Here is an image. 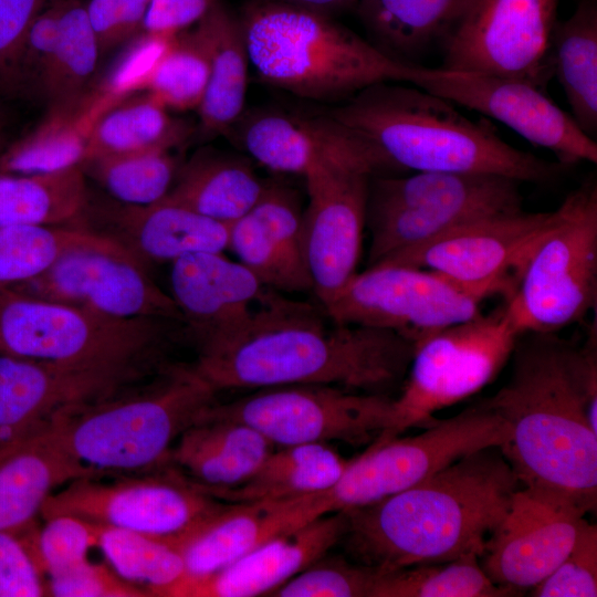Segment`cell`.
<instances>
[{
  "instance_id": "obj_7",
  "label": "cell",
  "mask_w": 597,
  "mask_h": 597,
  "mask_svg": "<svg viewBox=\"0 0 597 597\" xmlns=\"http://www.w3.org/2000/svg\"><path fill=\"white\" fill-rule=\"evenodd\" d=\"M184 322L118 318L0 286V352L140 379L168 368L166 352Z\"/></svg>"
},
{
  "instance_id": "obj_55",
  "label": "cell",
  "mask_w": 597,
  "mask_h": 597,
  "mask_svg": "<svg viewBox=\"0 0 597 597\" xmlns=\"http://www.w3.org/2000/svg\"><path fill=\"white\" fill-rule=\"evenodd\" d=\"M318 12L341 8L352 0H275Z\"/></svg>"
},
{
  "instance_id": "obj_6",
  "label": "cell",
  "mask_w": 597,
  "mask_h": 597,
  "mask_svg": "<svg viewBox=\"0 0 597 597\" xmlns=\"http://www.w3.org/2000/svg\"><path fill=\"white\" fill-rule=\"evenodd\" d=\"M216 394L190 364L171 365L144 389L64 408L50 428L93 476L147 472L167 463L178 438L217 402Z\"/></svg>"
},
{
  "instance_id": "obj_38",
  "label": "cell",
  "mask_w": 597,
  "mask_h": 597,
  "mask_svg": "<svg viewBox=\"0 0 597 597\" xmlns=\"http://www.w3.org/2000/svg\"><path fill=\"white\" fill-rule=\"evenodd\" d=\"M101 54L85 4L78 0H62L55 53L44 95L49 109L75 107L91 95L90 84Z\"/></svg>"
},
{
  "instance_id": "obj_31",
  "label": "cell",
  "mask_w": 597,
  "mask_h": 597,
  "mask_svg": "<svg viewBox=\"0 0 597 597\" xmlns=\"http://www.w3.org/2000/svg\"><path fill=\"white\" fill-rule=\"evenodd\" d=\"M115 102L96 91L75 107L49 109L36 128L0 151V172L46 175L80 166L94 122Z\"/></svg>"
},
{
  "instance_id": "obj_20",
  "label": "cell",
  "mask_w": 597,
  "mask_h": 597,
  "mask_svg": "<svg viewBox=\"0 0 597 597\" xmlns=\"http://www.w3.org/2000/svg\"><path fill=\"white\" fill-rule=\"evenodd\" d=\"M586 513L568 498L520 486L480 558L482 568L496 585L516 593L532 589L567 556Z\"/></svg>"
},
{
  "instance_id": "obj_32",
  "label": "cell",
  "mask_w": 597,
  "mask_h": 597,
  "mask_svg": "<svg viewBox=\"0 0 597 597\" xmlns=\"http://www.w3.org/2000/svg\"><path fill=\"white\" fill-rule=\"evenodd\" d=\"M347 463L327 443L284 446L273 450L242 483L224 489L200 488L224 502L295 498L329 490Z\"/></svg>"
},
{
  "instance_id": "obj_42",
  "label": "cell",
  "mask_w": 597,
  "mask_h": 597,
  "mask_svg": "<svg viewBox=\"0 0 597 597\" xmlns=\"http://www.w3.org/2000/svg\"><path fill=\"white\" fill-rule=\"evenodd\" d=\"M205 50L192 29L176 33L150 74L145 91L167 109H198L208 83Z\"/></svg>"
},
{
  "instance_id": "obj_40",
  "label": "cell",
  "mask_w": 597,
  "mask_h": 597,
  "mask_svg": "<svg viewBox=\"0 0 597 597\" xmlns=\"http://www.w3.org/2000/svg\"><path fill=\"white\" fill-rule=\"evenodd\" d=\"M174 148L95 156L84 159L80 167L108 195L121 202L150 205L161 200L171 188L178 161Z\"/></svg>"
},
{
  "instance_id": "obj_25",
  "label": "cell",
  "mask_w": 597,
  "mask_h": 597,
  "mask_svg": "<svg viewBox=\"0 0 597 597\" xmlns=\"http://www.w3.org/2000/svg\"><path fill=\"white\" fill-rule=\"evenodd\" d=\"M346 513L336 511L280 534L226 567L203 576L184 575L164 597L268 596L339 544Z\"/></svg>"
},
{
  "instance_id": "obj_3",
  "label": "cell",
  "mask_w": 597,
  "mask_h": 597,
  "mask_svg": "<svg viewBox=\"0 0 597 597\" xmlns=\"http://www.w3.org/2000/svg\"><path fill=\"white\" fill-rule=\"evenodd\" d=\"M521 486L500 447L465 454L413 486L344 511L350 559L381 570L480 558Z\"/></svg>"
},
{
  "instance_id": "obj_8",
  "label": "cell",
  "mask_w": 597,
  "mask_h": 597,
  "mask_svg": "<svg viewBox=\"0 0 597 597\" xmlns=\"http://www.w3.org/2000/svg\"><path fill=\"white\" fill-rule=\"evenodd\" d=\"M521 184L482 172L371 177L366 213L368 266L459 226L524 210Z\"/></svg>"
},
{
  "instance_id": "obj_52",
  "label": "cell",
  "mask_w": 597,
  "mask_h": 597,
  "mask_svg": "<svg viewBox=\"0 0 597 597\" xmlns=\"http://www.w3.org/2000/svg\"><path fill=\"white\" fill-rule=\"evenodd\" d=\"M53 0H0V97L13 96L17 60L36 15Z\"/></svg>"
},
{
  "instance_id": "obj_54",
  "label": "cell",
  "mask_w": 597,
  "mask_h": 597,
  "mask_svg": "<svg viewBox=\"0 0 597 597\" xmlns=\"http://www.w3.org/2000/svg\"><path fill=\"white\" fill-rule=\"evenodd\" d=\"M85 10L101 53L128 40L118 0H90Z\"/></svg>"
},
{
  "instance_id": "obj_5",
  "label": "cell",
  "mask_w": 597,
  "mask_h": 597,
  "mask_svg": "<svg viewBox=\"0 0 597 597\" xmlns=\"http://www.w3.org/2000/svg\"><path fill=\"white\" fill-rule=\"evenodd\" d=\"M240 23L262 82L329 106L377 83H410L417 66L389 57L323 12L275 0L248 6Z\"/></svg>"
},
{
  "instance_id": "obj_10",
  "label": "cell",
  "mask_w": 597,
  "mask_h": 597,
  "mask_svg": "<svg viewBox=\"0 0 597 597\" xmlns=\"http://www.w3.org/2000/svg\"><path fill=\"white\" fill-rule=\"evenodd\" d=\"M520 336L504 303L417 344L408 377L394 399L392 422L375 441L432 423L434 412L481 390L511 358Z\"/></svg>"
},
{
  "instance_id": "obj_47",
  "label": "cell",
  "mask_w": 597,
  "mask_h": 597,
  "mask_svg": "<svg viewBox=\"0 0 597 597\" xmlns=\"http://www.w3.org/2000/svg\"><path fill=\"white\" fill-rule=\"evenodd\" d=\"M62 0L50 2L33 20L20 50L13 96L44 101L59 33Z\"/></svg>"
},
{
  "instance_id": "obj_17",
  "label": "cell",
  "mask_w": 597,
  "mask_h": 597,
  "mask_svg": "<svg viewBox=\"0 0 597 597\" xmlns=\"http://www.w3.org/2000/svg\"><path fill=\"white\" fill-rule=\"evenodd\" d=\"M410 84L501 122L567 167L597 163V143L540 86L515 77L415 67Z\"/></svg>"
},
{
  "instance_id": "obj_36",
  "label": "cell",
  "mask_w": 597,
  "mask_h": 597,
  "mask_svg": "<svg viewBox=\"0 0 597 597\" xmlns=\"http://www.w3.org/2000/svg\"><path fill=\"white\" fill-rule=\"evenodd\" d=\"M87 197L80 166L46 175L0 172V228L70 226L83 212Z\"/></svg>"
},
{
  "instance_id": "obj_48",
  "label": "cell",
  "mask_w": 597,
  "mask_h": 597,
  "mask_svg": "<svg viewBox=\"0 0 597 597\" xmlns=\"http://www.w3.org/2000/svg\"><path fill=\"white\" fill-rule=\"evenodd\" d=\"M531 591L534 597L597 596L596 524H584L567 556Z\"/></svg>"
},
{
  "instance_id": "obj_30",
  "label": "cell",
  "mask_w": 597,
  "mask_h": 597,
  "mask_svg": "<svg viewBox=\"0 0 597 597\" xmlns=\"http://www.w3.org/2000/svg\"><path fill=\"white\" fill-rule=\"evenodd\" d=\"M265 185L248 157L202 149L179 166L164 199L231 223L252 209Z\"/></svg>"
},
{
  "instance_id": "obj_56",
  "label": "cell",
  "mask_w": 597,
  "mask_h": 597,
  "mask_svg": "<svg viewBox=\"0 0 597 597\" xmlns=\"http://www.w3.org/2000/svg\"><path fill=\"white\" fill-rule=\"evenodd\" d=\"M0 151H1V149H0Z\"/></svg>"
},
{
  "instance_id": "obj_9",
  "label": "cell",
  "mask_w": 597,
  "mask_h": 597,
  "mask_svg": "<svg viewBox=\"0 0 597 597\" xmlns=\"http://www.w3.org/2000/svg\"><path fill=\"white\" fill-rule=\"evenodd\" d=\"M507 313L522 334L556 333L582 322L597 303V182L585 180L553 211L530 253Z\"/></svg>"
},
{
  "instance_id": "obj_23",
  "label": "cell",
  "mask_w": 597,
  "mask_h": 597,
  "mask_svg": "<svg viewBox=\"0 0 597 597\" xmlns=\"http://www.w3.org/2000/svg\"><path fill=\"white\" fill-rule=\"evenodd\" d=\"M224 137L276 172L304 176L311 167L327 160H358L367 164L375 176L385 172L365 142L322 112L302 115L275 108L244 111Z\"/></svg>"
},
{
  "instance_id": "obj_19",
  "label": "cell",
  "mask_w": 597,
  "mask_h": 597,
  "mask_svg": "<svg viewBox=\"0 0 597 597\" xmlns=\"http://www.w3.org/2000/svg\"><path fill=\"white\" fill-rule=\"evenodd\" d=\"M10 289L112 317H156L185 323L171 295L149 277L143 263L123 249H73L42 275Z\"/></svg>"
},
{
  "instance_id": "obj_51",
  "label": "cell",
  "mask_w": 597,
  "mask_h": 597,
  "mask_svg": "<svg viewBox=\"0 0 597 597\" xmlns=\"http://www.w3.org/2000/svg\"><path fill=\"white\" fill-rule=\"evenodd\" d=\"M43 577L24 540L0 531V597L49 596Z\"/></svg>"
},
{
  "instance_id": "obj_21",
  "label": "cell",
  "mask_w": 597,
  "mask_h": 597,
  "mask_svg": "<svg viewBox=\"0 0 597 597\" xmlns=\"http://www.w3.org/2000/svg\"><path fill=\"white\" fill-rule=\"evenodd\" d=\"M170 290L195 347L244 331L281 294L222 252L191 253L171 262Z\"/></svg>"
},
{
  "instance_id": "obj_13",
  "label": "cell",
  "mask_w": 597,
  "mask_h": 597,
  "mask_svg": "<svg viewBox=\"0 0 597 597\" xmlns=\"http://www.w3.org/2000/svg\"><path fill=\"white\" fill-rule=\"evenodd\" d=\"M207 413L255 428L274 446L374 442L390 427L394 398L331 385H286L260 390Z\"/></svg>"
},
{
  "instance_id": "obj_50",
  "label": "cell",
  "mask_w": 597,
  "mask_h": 597,
  "mask_svg": "<svg viewBox=\"0 0 597 597\" xmlns=\"http://www.w3.org/2000/svg\"><path fill=\"white\" fill-rule=\"evenodd\" d=\"M49 596L55 597H145L148 591L123 577L112 567L84 563L50 577Z\"/></svg>"
},
{
  "instance_id": "obj_4",
  "label": "cell",
  "mask_w": 597,
  "mask_h": 597,
  "mask_svg": "<svg viewBox=\"0 0 597 597\" xmlns=\"http://www.w3.org/2000/svg\"><path fill=\"white\" fill-rule=\"evenodd\" d=\"M322 113L365 142L389 170L482 172L547 182L565 168L506 143L494 126L406 82L370 85Z\"/></svg>"
},
{
  "instance_id": "obj_27",
  "label": "cell",
  "mask_w": 597,
  "mask_h": 597,
  "mask_svg": "<svg viewBox=\"0 0 597 597\" xmlns=\"http://www.w3.org/2000/svg\"><path fill=\"white\" fill-rule=\"evenodd\" d=\"M93 476L43 428L0 449V531L21 534L36 524L48 498L66 483Z\"/></svg>"
},
{
  "instance_id": "obj_46",
  "label": "cell",
  "mask_w": 597,
  "mask_h": 597,
  "mask_svg": "<svg viewBox=\"0 0 597 597\" xmlns=\"http://www.w3.org/2000/svg\"><path fill=\"white\" fill-rule=\"evenodd\" d=\"M228 248L266 286L281 293L312 291V286L287 266L251 211L230 223Z\"/></svg>"
},
{
  "instance_id": "obj_15",
  "label": "cell",
  "mask_w": 597,
  "mask_h": 597,
  "mask_svg": "<svg viewBox=\"0 0 597 597\" xmlns=\"http://www.w3.org/2000/svg\"><path fill=\"white\" fill-rule=\"evenodd\" d=\"M561 0H464L441 38V69L528 81L553 76L549 43Z\"/></svg>"
},
{
  "instance_id": "obj_28",
  "label": "cell",
  "mask_w": 597,
  "mask_h": 597,
  "mask_svg": "<svg viewBox=\"0 0 597 597\" xmlns=\"http://www.w3.org/2000/svg\"><path fill=\"white\" fill-rule=\"evenodd\" d=\"M273 450L255 428L206 411L175 442L167 463L203 489H224L250 478Z\"/></svg>"
},
{
  "instance_id": "obj_18",
  "label": "cell",
  "mask_w": 597,
  "mask_h": 597,
  "mask_svg": "<svg viewBox=\"0 0 597 597\" xmlns=\"http://www.w3.org/2000/svg\"><path fill=\"white\" fill-rule=\"evenodd\" d=\"M375 174L358 160H327L303 176V249L313 292L325 306L357 272Z\"/></svg>"
},
{
  "instance_id": "obj_14",
  "label": "cell",
  "mask_w": 597,
  "mask_h": 597,
  "mask_svg": "<svg viewBox=\"0 0 597 597\" xmlns=\"http://www.w3.org/2000/svg\"><path fill=\"white\" fill-rule=\"evenodd\" d=\"M488 298L431 270L377 264L356 272L323 308L335 323L390 329L417 345L475 317Z\"/></svg>"
},
{
  "instance_id": "obj_41",
  "label": "cell",
  "mask_w": 597,
  "mask_h": 597,
  "mask_svg": "<svg viewBox=\"0 0 597 597\" xmlns=\"http://www.w3.org/2000/svg\"><path fill=\"white\" fill-rule=\"evenodd\" d=\"M98 548L124 579L160 594L185 574L181 553L169 543L138 532L101 525Z\"/></svg>"
},
{
  "instance_id": "obj_33",
  "label": "cell",
  "mask_w": 597,
  "mask_h": 597,
  "mask_svg": "<svg viewBox=\"0 0 597 597\" xmlns=\"http://www.w3.org/2000/svg\"><path fill=\"white\" fill-rule=\"evenodd\" d=\"M464 0H359L368 41L410 65L441 40Z\"/></svg>"
},
{
  "instance_id": "obj_2",
  "label": "cell",
  "mask_w": 597,
  "mask_h": 597,
  "mask_svg": "<svg viewBox=\"0 0 597 597\" xmlns=\"http://www.w3.org/2000/svg\"><path fill=\"white\" fill-rule=\"evenodd\" d=\"M415 348L396 332L338 324L281 294L244 331L196 346L190 365L217 392L331 385L387 395L406 378Z\"/></svg>"
},
{
  "instance_id": "obj_49",
  "label": "cell",
  "mask_w": 597,
  "mask_h": 597,
  "mask_svg": "<svg viewBox=\"0 0 597 597\" xmlns=\"http://www.w3.org/2000/svg\"><path fill=\"white\" fill-rule=\"evenodd\" d=\"M174 35L149 32L138 35L116 61L100 92L113 100H119L145 91L150 74Z\"/></svg>"
},
{
  "instance_id": "obj_26",
  "label": "cell",
  "mask_w": 597,
  "mask_h": 597,
  "mask_svg": "<svg viewBox=\"0 0 597 597\" xmlns=\"http://www.w3.org/2000/svg\"><path fill=\"white\" fill-rule=\"evenodd\" d=\"M332 513L324 492L245 502H227L179 547L186 576L226 567L271 538Z\"/></svg>"
},
{
  "instance_id": "obj_16",
  "label": "cell",
  "mask_w": 597,
  "mask_h": 597,
  "mask_svg": "<svg viewBox=\"0 0 597 597\" xmlns=\"http://www.w3.org/2000/svg\"><path fill=\"white\" fill-rule=\"evenodd\" d=\"M552 218L553 211L524 210L486 217L396 252L374 265L422 268L488 297L501 294L506 298Z\"/></svg>"
},
{
  "instance_id": "obj_29",
  "label": "cell",
  "mask_w": 597,
  "mask_h": 597,
  "mask_svg": "<svg viewBox=\"0 0 597 597\" xmlns=\"http://www.w3.org/2000/svg\"><path fill=\"white\" fill-rule=\"evenodd\" d=\"M208 59L209 75L198 107L199 135L224 136L244 113L249 54L240 23L221 3L192 25Z\"/></svg>"
},
{
  "instance_id": "obj_39",
  "label": "cell",
  "mask_w": 597,
  "mask_h": 597,
  "mask_svg": "<svg viewBox=\"0 0 597 597\" xmlns=\"http://www.w3.org/2000/svg\"><path fill=\"white\" fill-rule=\"evenodd\" d=\"M480 557L465 555L441 563L381 570L373 597H506L516 591L496 585Z\"/></svg>"
},
{
  "instance_id": "obj_43",
  "label": "cell",
  "mask_w": 597,
  "mask_h": 597,
  "mask_svg": "<svg viewBox=\"0 0 597 597\" xmlns=\"http://www.w3.org/2000/svg\"><path fill=\"white\" fill-rule=\"evenodd\" d=\"M101 525L72 515H55L19 534L29 546L43 574H62L87 561L97 547Z\"/></svg>"
},
{
  "instance_id": "obj_11",
  "label": "cell",
  "mask_w": 597,
  "mask_h": 597,
  "mask_svg": "<svg viewBox=\"0 0 597 597\" xmlns=\"http://www.w3.org/2000/svg\"><path fill=\"white\" fill-rule=\"evenodd\" d=\"M83 476L53 492L41 517L82 520L180 545L227 504L180 471Z\"/></svg>"
},
{
  "instance_id": "obj_1",
  "label": "cell",
  "mask_w": 597,
  "mask_h": 597,
  "mask_svg": "<svg viewBox=\"0 0 597 597\" xmlns=\"http://www.w3.org/2000/svg\"><path fill=\"white\" fill-rule=\"evenodd\" d=\"M507 381L484 401L510 427L500 447L521 486L597 504V332L584 345L555 333L522 334Z\"/></svg>"
},
{
  "instance_id": "obj_44",
  "label": "cell",
  "mask_w": 597,
  "mask_h": 597,
  "mask_svg": "<svg viewBox=\"0 0 597 597\" xmlns=\"http://www.w3.org/2000/svg\"><path fill=\"white\" fill-rule=\"evenodd\" d=\"M381 569L324 556L272 590V597H373Z\"/></svg>"
},
{
  "instance_id": "obj_53",
  "label": "cell",
  "mask_w": 597,
  "mask_h": 597,
  "mask_svg": "<svg viewBox=\"0 0 597 597\" xmlns=\"http://www.w3.org/2000/svg\"><path fill=\"white\" fill-rule=\"evenodd\" d=\"M218 0H151L143 31L172 35L203 18Z\"/></svg>"
},
{
  "instance_id": "obj_12",
  "label": "cell",
  "mask_w": 597,
  "mask_h": 597,
  "mask_svg": "<svg viewBox=\"0 0 597 597\" xmlns=\"http://www.w3.org/2000/svg\"><path fill=\"white\" fill-rule=\"evenodd\" d=\"M511 439L509 425L485 401L434 420L416 436L371 442L348 460L338 481L325 491L332 512L378 502L413 486L461 457Z\"/></svg>"
},
{
  "instance_id": "obj_24",
  "label": "cell",
  "mask_w": 597,
  "mask_h": 597,
  "mask_svg": "<svg viewBox=\"0 0 597 597\" xmlns=\"http://www.w3.org/2000/svg\"><path fill=\"white\" fill-rule=\"evenodd\" d=\"M132 381L0 352V449L43 428L64 408L113 395Z\"/></svg>"
},
{
  "instance_id": "obj_22",
  "label": "cell",
  "mask_w": 597,
  "mask_h": 597,
  "mask_svg": "<svg viewBox=\"0 0 597 597\" xmlns=\"http://www.w3.org/2000/svg\"><path fill=\"white\" fill-rule=\"evenodd\" d=\"M113 241L145 265L174 262L198 252L228 249L230 223L217 221L185 206L161 199L130 205L113 198H93L71 224Z\"/></svg>"
},
{
  "instance_id": "obj_35",
  "label": "cell",
  "mask_w": 597,
  "mask_h": 597,
  "mask_svg": "<svg viewBox=\"0 0 597 597\" xmlns=\"http://www.w3.org/2000/svg\"><path fill=\"white\" fill-rule=\"evenodd\" d=\"M129 94L108 106L94 122L85 158L150 148H176L195 128L170 117L149 92Z\"/></svg>"
},
{
  "instance_id": "obj_37",
  "label": "cell",
  "mask_w": 597,
  "mask_h": 597,
  "mask_svg": "<svg viewBox=\"0 0 597 597\" xmlns=\"http://www.w3.org/2000/svg\"><path fill=\"white\" fill-rule=\"evenodd\" d=\"M77 248L123 249L113 241L72 226L2 227L0 286L11 287L35 279L46 272L63 254Z\"/></svg>"
},
{
  "instance_id": "obj_34",
  "label": "cell",
  "mask_w": 597,
  "mask_h": 597,
  "mask_svg": "<svg viewBox=\"0 0 597 597\" xmlns=\"http://www.w3.org/2000/svg\"><path fill=\"white\" fill-rule=\"evenodd\" d=\"M549 61L578 126L597 134V3L580 0L569 18L556 21Z\"/></svg>"
},
{
  "instance_id": "obj_45",
  "label": "cell",
  "mask_w": 597,
  "mask_h": 597,
  "mask_svg": "<svg viewBox=\"0 0 597 597\" xmlns=\"http://www.w3.org/2000/svg\"><path fill=\"white\" fill-rule=\"evenodd\" d=\"M261 222L287 266L312 286L303 249V210L294 189L274 181L250 210Z\"/></svg>"
}]
</instances>
